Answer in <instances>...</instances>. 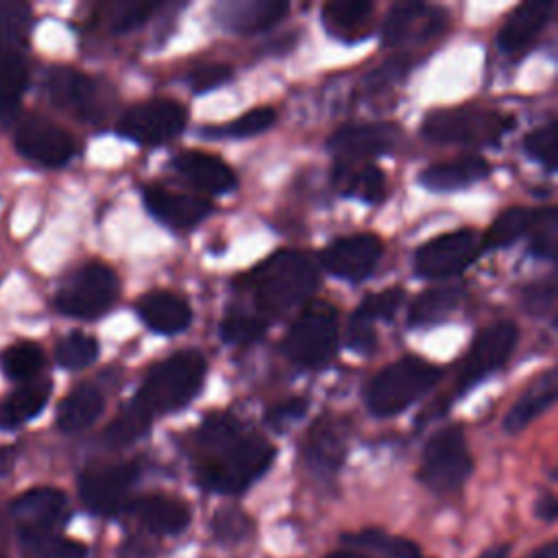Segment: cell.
Here are the masks:
<instances>
[{
  "instance_id": "obj_1",
  "label": "cell",
  "mask_w": 558,
  "mask_h": 558,
  "mask_svg": "<svg viewBox=\"0 0 558 558\" xmlns=\"http://www.w3.org/2000/svg\"><path fill=\"white\" fill-rule=\"evenodd\" d=\"M196 480L205 490L238 495L259 480L275 458V447L233 414L216 412L194 432Z\"/></svg>"
},
{
  "instance_id": "obj_2",
  "label": "cell",
  "mask_w": 558,
  "mask_h": 558,
  "mask_svg": "<svg viewBox=\"0 0 558 558\" xmlns=\"http://www.w3.org/2000/svg\"><path fill=\"white\" fill-rule=\"evenodd\" d=\"M314 262L299 251H279L259 264L251 277L257 307L268 316H279L301 305L316 288Z\"/></svg>"
},
{
  "instance_id": "obj_3",
  "label": "cell",
  "mask_w": 558,
  "mask_h": 558,
  "mask_svg": "<svg viewBox=\"0 0 558 558\" xmlns=\"http://www.w3.org/2000/svg\"><path fill=\"white\" fill-rule=\"evenodd\" d=\"M207 362L198 351H179L155 364L131 399L150 418L183 408L203 386Z\"/></svg>"
},
{
  "instance_id": "obj_4",
  "label": "cell",
  "mask_w": 558,
  "mask_h": 558,
  "mask_svg": "<svg viewBox=\"0 0 558 558\" xmlns=\"http://www.w3.org/2000/svg\"><path fill=\"white\" fill-rule=\"evenodd\" d=\"M440 379V368L416 355H403L366 386V405L375 416H392L418 401Z\"/></svg>"
},
{
  "instance_id": "obj_5",
  "label": "cell",
  "mask_w": 558,
  "mask_h": 558,
  "mask_svg": "<svg viewBox=\"0 0 558 558\" xmlns=\"http://www.w3.org/2000/svg\"><path fill=\"white\" fill-rule=\"evenodd\" d=\"M510 126L512 120L499 111L464 105L429 111L423 120L421 133L432 144L488 146L495 144Z\"/></svg>"
},
{
  "instance_id": "obj_6",
  "label": "cell",
  "mask_w": 558,
  "mask_h": 558,
  "mask_svg": "<svg viewBox=\"0 0 558 558\" xmlns=\"http://www.w3.org/2000/svg\"><path fill=\"white\" fill-rule=\"evenodd\" d=\"M471 471L473 458L460 425H447L429 436L418 464V480L429 490L453 493L466 482Z\"/></svg>"
},
{
  "instance_id": "obj_7",
  "label": "cell",
  "mask_w": 558,
  "mask_h": 558,
  "mask_svg": "<svg viewBox=\"0 0 558 558\" xmlns=\"http://www.w3.org/2000/svg\"><path fill=\"white\" fill-rule=\"evenodd\" d=\"M118 275L100 262H89L72 272L59 288L54 305L72 318H98L118 299Z\"/></svg>"
},
{
  "instance_id": "obj_8",
  "label": "cell",
  "mask_w": 558,
  "mask_h": 558,
  "mask_svg": "<svg viewBox=\"0 0 558 558\" xmlns=\"http://www.w3.org/2000/svg\"><path fill=\"white\" fill-rule=\"evenodd\" d=\"M338 323L336 310L327 303H314L303 310L296 323L288 329L281 351L299 366H323L336 353Z\"/></svg>"
},
{
  "instance_id": "obj_9",
  "label": "cell",
  "mask_w": 558,
  "mask_h": 558,
  "mask_svg": "<svg viewBox=\"0 0 558 558\" xmlns=\"http://www.w3.org/2000/svg\"><path fill=\"white\" fill-rule=\"evenodd\" d=\"M68 512V499L59 488L37 486L22 493L13 506L11 517L20 538L37 547L52 538V532L63 523Z\"/></svg>"
},
{
  "instance_id": "obj_10",
  "label": "cell",
  "mask_w": 558,
  "mask_h": 558,
  "mask_svg": "<svg viewBox=\"0 0 558 558\" xmlns=\"http://www.w3.org/2000/svg\"><path fill=\"white\" fill-rule=\"evenodd\" d=\"M187 122L181 102L157 98L126 109L118 122V133L144 146H157L179 135Z\"/></svg>"
},
{
  "instance_id": "obj_11",
  "label": "cell",
  "mask_w": 558,
  "mask_h": 558,
  "mask_svg": "<svg viewBox=\"0 0 558 558\" xmlns=\"http://www.w3.org/2000/svg\"><path fill=\"white\" fill-rule=\"evenodd\" d=\"M517 340L519 329L512 320H499L482 329L460 364L458 390H469L486 375L495 373L510 357Z\"/></svg>"
},
{
  "instance_id": "obj_12",
  "label": "cell",
  "mask_w": 558,
  "mask_h": 558,
  "mask_svg": "<svg viewBox=\"0 0 558 558\" xmlns=\"http://www.w3.org/2000/svg\"><path fill=\"white\" fill-rule=\"evenodd\" d=\"M399 126L390 122H364L340 126L329 137V150L336 159L333 174L353 170V166L366 157L388 153L399 142Z\"/></svg>"
},
{
  "instance_id": "obj_13",
  "label": "cell",
  "mask_w": 558,
  "mask_h": 558,
  "mask_svg": "<svg viewBox=\"0 0 558 558\" xmlns=\"http://www.w3.org/2000/svg\"><path fill=\"white\" fill-rule=\"evenodd\" d=\"M477 253L475 231L458 229L425 242L414 255V270L425 279H447L471 266Z\"/></svg>"
},
{
  "instance_id": "obj_14",
  "label": "cell",
  "mask_w": 558,
  "mask_h": 558,
  "mask_svg": "<svg viewBox=\"0 0 558 558\" xmlns=\"http://www.w3.org/2000/svg\"><path fill=\"white\" fill-rule=\"evenodd\" d=\"M140 477L135 462H118L87 469L78 480L83 504L96 514H116L124 508L133 484Z\"/></svg>"
},
{
  "instance_id": "obj_15",
  "label": "cell",
  "mask_w": 558,
  "mask_h": 558,
  "mask_svg": "<svg viewBox=\"0 0 558 558\" xmlns=\"http://www.w3.org/2000/svg\"><path fill=\"white\" fill-rule=\"evenodd\" d=\"M15 148L28 161L46 168H59L72 159L76 144L65 129L31 113L22 118L15 129Z\"/></svg>"
},
{
  "instance_id": "obj_16",
  "label": "cell",
  "mask_w": 558,
  "mask_h": 558,
  "mask_svg": "<svg viewBox=\"0 0 558 558\" xmlns=\"http://www.w3.org/2000/svg\"><path fill=\"white\" fill-rule=\"evenodd\" d=\"M384 253V244L373 233H355L333 240L320 253V264L344 281H362L377 266Z\"/></svg>"
},
{
  "instance_id": "obj_17",
  "label": "cell",
  "mask_w": 558,
  "mask_h": 558,
  "mask_svg": "<svg viewBox=\"0 0 558 558\" xmlns=\"http://www.w3.org/2000/svg\"><path fill=\"white\" fill-rule=\"evenodd\" d=\"M347 442H349L347 421L333 414H323L310 427L303 445L307 469L320 480H331L344 462Z\"/></svg>"
},
{
  "instance_id": "obj_18",
  "label": "cell",
  "mask_w": 558,
  "mask_h": 558,
  "mask_svg": "<svg viewBox=\"0 0 558 558\" xmlns=\"http://www.w3.org/2000/svg\"><path fill=\"white\" fill-rule=\"evenodd\" d=\"M46 89L54 107L87 122L100 118V92L92 76L74 68H52L46 78Z\"/></svg>"
},
{
  "instance_id": "obj_19",
  "label": "cell",
  "mask_w": 558,
  "mask_h": 558,
  "mask_svg": "<svg viewBox=\"0 0 558 558\" xmlns=\"http://www.w3.org/2000/svg\"><path fill=\"white\" fill-rule=\"evenodd\" d=\"M290 11L281 0H220L211 7L216 24L229 33L253 35L268 31Z\"/></svg>"
},
{
  "instance_id": "obj_20",
  "label": "cell",
  "mask_w": 558,
  "mask_h": 558,
  "mask_svg": "<svg viewBox=\"0 0 558 558\" xmlns=\"http://www.w3.org/2000/svg\"><path fill=\"white\" fill-rule=\"evenodd\" d=\"M142 198L150 216L172 229H192L211 214V203L198 194L170 192L161 185H146Z\"/></svg>"
},
{
  "instance_id": "obj_21",
  "label": "cell",
  "mask_w": 558,
  "mask_h": 558,
  "mask_svg": "<svg viewBox=\"0 0 558 558\" xmlns=\"http://www.w3.org/2000/svg\"><path fill=\"white\" fill-rule=\"evenodd\" d=\"M174 170L196 190L209 194H225L238 185L235 172L218 155L203 150H183L172 161Z\"/></svg>"
},
{
  "instance_id": "obj_22",
  "label": "cell",
  "mask_w": 558,
  "mask_h": 558,
  "mask_svg": "<svg viewBox=\"0 0 558 558\" xmlns=\"http://www.w3.org/2000/svg\"><path fill=\"white\" fill-rule=\"evenodd\" d=\"M554 2L549 0H534L519 4L508 20L504 22L499 35H497V46L501 52H517L532 44L536 35L543 31L547 20L551 17Z\"/></svg>"
},
{
  "instance_id": "obj_23",
  "label": "cell",
  "mask_w": 558,
  "mask_h": 558,
  "mask_svg": "<svg viewBox=\"0 0 558 558\" xmlns=\"http://www.w3.org/2000/svg\"><path fill=\"white\" fill-rule=\"evenodd\" d=\"M137 314L153 331L163 336L181 333L192 323L190 305L168 290L146 292L137 301Z\"/></svg>"
},
{
  "instance_id": "obj_24",
  "label": "cell",
  "mask_w": 558,
  "mask_h": 558,
  "mask_svg": "<svg viewBox=\"0 0 558 558\" xmlns=\"http://www.w3.org/2000/svg\"><path fill=\"white\" fill-rule=\"evenodd\" d=\"M490 166L477 155H464L453 161H442L425 168L418 177V183L429 192H456L486 179Z\"/></svg>"
},
{
  "instance_id": "obj_25",
  "label": "cell",
  "mask_w": 558,
  "mask_h": 558,
  "mask_svg": "<svg viewBox=\"0 0 558 558\" xmlns=\"http://www.w3.org/2000/svg\"><path fill=\"white\" fill-rule=\"evenodd\" d=\"M133 510L142 525L159 536L181 534L190 523V508L168 495H148L133 504Z\"/></svg>"
},
{
  "instance_id": "obj_26",
  "label": "cell",
  "mask_w": 558,
  "mask_h": 558,
  "mask_svg": "<svg viewBox=\"0 0 558 558\" xmlns=\"http://www.w3.org/2000/svg\"><path fill=\"white\" fill-rule=\"evenodd\" d=\"M556 399V368L545 371L538 379L530 384V388L512 403V408L504 416V429L508 434L523 432L536 416L551 408Z\"/></svg>"
},
{
  "instance_id": "obj_27",
  "label": "cell",
  "mask_w": 558,
  "mask_h": 558,
  "mask_svg": "<svg viewBox=\"0 0 558 558\" xmlns=\"http://www.w3.org/2000/svg\"><path fill=\"white\" fill-rule=\"evenodd\" d=\"M375 4L366 0H333L323 7V26L342 41H357L368 33Z\"/></svg>"
},
{
  "instance_id": "obj_28",
  "label": "cell",
  "mask_w": 558,
  "mask_h": 558,
  "mask_svg": "<svg viewBox=\"0 0 558 558\" xmlns=\"http://www.w3.org/2000/svg\"><path fill=\"white\" fill-rule=\"evenodd\" d=\"M52 392V384L48 379H33L20 384L0 408V425L17 427L31 418H35L48 403Z\"/></svg>"
},
{
  "instance_id": "obj_29",
  "label": "cell",
  "mask_w": 558,
  "mask_h": 558,
  "mask_svg": "<svg viewBox=\"0 0 558 558\" xmlns=\"http://www.w3.org/2000/svg\"><path fill=\"white\" fill-rule=\"evenodd\" d=\"M102 408H105V397L96 386L92 384L76 386L61 401L57 412V425L68 434L83 432L102 414Z\"/></svg>"
},
{
  "instance_id": "obj_30",
  "label": "cell",
  "mask_w": 558,
  "mask_h": 558,
  "mask_svg": "<svg viewBox=\"0 0 558 558\" xmlns=\"http://www.w3.org/2000/svg\"><path fill=\"white\" fill-rule=\"evenodd\" d=\"M464 290L462 286H438L432 290H425L416 296V301L410 307V325L414 327H427L442 323L462 301Z\"/></svg>"
},
{
  "instance_id": "obj_31",
  "label": "cell",
  "mask_w": 558,
  "mask_h": 558,
  "mask_svg": "<svg viewBox=\"0 0 558 558\" xmlns=\"http://www.w3.org/2000/svg\"><path fill=\"white\" fill-rule=\"evenodd\" d=\"M434 9L425 7L423 2H397L381 26V41L386 46H397L405 39H416V24L427 22Z\"/></svg>"
},
{
  "instance_id": "obj_32",
  "label": "cell",
  "mask_w": 558,
  "mask_h": 558,
  "mask_svg": "<svg viewBox=\"0 0 558 558\" xmlns=\"http://www.w3.org/2000/svg\"><path fill=\"white\" fill-rule=\"evenodd\" d=\"M28 85V65L17 48L0 46V109H15Z\"/></svg>"
},
{
  "instance_id": "obj_33",
  "label": "cell",
  "mask_w": 558,
  "mask_h": 558,
  "mask_svg": "<svg viewBox=\"0 0 558 558\" xmlns=\"http://www.w3.org/2000/svg\"><path fill=\"white\" fill-rule=\"evenodd\" d=\"M0 366L4 375L13 381H20V384L33 381L44 366V353L39 344L31 340H20L2 351Z\"/></svg>"
},
{
  "instance_id": "obj_34",
  "label": "cell",
  "mask_w": 558,
  "mask_h": 558,
  "mask_svg": "<svg viewBox=\"0 0 558 558\" xmlns=\"http://www.w3.org/2000/svg\"><path fill=\"white\" fill-rule=\"evenodd\" d=\"M336 183L344 190V194L355 196L364 203L375 205V203H381L386 196V179L375 163H366L357 170L336 174Z\"/></svg>"
},
{
  "instance_id": "obj_35",
  "label": "cell",
  "mask_w": 558,
  "mask_h": 558,
  "mask_svg": "<svg viewBox=\"0 0 558 558\" xmlns=\"http://www.w3.org/2000/svg\"><path fill=\"white\" fill-rule=\"evenodd\" d=\"M344 541L349 545L381 551L390 558H425L421 547L416 543H412L410 538L395 536V534H388V532H381V530H362V532H355V534H347Z\"/></svg>"
},
{
  "instance_id": "obj_36",
  "label": "cell",
  "mask_w": 558,
  "mask_h": 558,
  "mask_svg": "<svg viewBox=\"0 0 558 558\" xmlns=\"http://www.w3.org/2000/svg\"><path fill=\"white\" fill-rule=\"evenodd\" d=\"M532 222V211L525 207H510L501 211L495 222L488 227L484 242L480 246L484 248H501L510 246L514 240H519L523 233H527Z\"/></svg>"
},
{
  "instance_id": "obj_37",
  "label": "cell",
  "mask_w": 558,
  "mask_h": 558,
  "mask_svg": "<svg viewBox=\"0 0 558 558\" xmlns=\"http://www.w3.org/2000/svg\"><path fill=\"white\" fill-rule=\"evenodd\" d=\"M150 423H153V418L129 401L118 412V416L107 425L102 438L109 447H124V445H131L133 440H137L140 436H144L146 429L150 427Z\"/></svg>"
},
{
  "instance_id": "obj_38",
  "label": "cell",
  "mask_w": 558,
  "mask_h": 558,
  "mask_svg": "<svg viewBox=\"0 0 558 558\" xmlns=\"http://www.w3.org/2000/svg\"><path fill=\"white\" fill-rule=\"evenodd\" d=\"M277 120V111L272 107H255L235 120H231L225 126L218 129H205L203 135L209 137H253L264 131H268Z\"/></svg>"
},
{
  "instance_id": "obj_39",
  "label": "cell",
  "mask_w": 558,
  "mask_h": 558,
  "mask_svg": "<svg viewBox=\"0 0 558 558\" xmlns=\"http://www.w3.org/2000/svg\"><path fill=\"white\" fill-rule=\"evenodd\" d=\"M31 7L24 2H0V46L22 48L31 33Z\"/></svg>"
},
{
  "instance_id": "obj_40",
  "label": "cell",
  "mask_w": 558,
  "mask_h": 558,
  "mask_svg": "<svg viewBox=\"0 0 558 558\" xmlns=\"http://www.w3.org/2000/svg\"><path fill=\"white\" fill-rule=\"evenodd\" d=\"M54 357H57L59 366H63L68 371L85 368L98 357V340L89 333L72 331L57 344Z\"/></svg>"
},
{
  "instance_id": "obj_41",
  "label": "cell",
  "mask_w": 558,
  "mask_h": 558,
  "mask_svg": "<svg viewBox=\"0 0 558 558\" xmlns=\"http://www.w3.org/2000/svg\"><path fill=\"white\" fill-rule=\"evenodd\" d=\"M530 251L536 257L554 259L556 242H558V214L554 207H545L541 211H532L530 222Z\"/></svg>"
},
{
  "instance_id": "obj_42",
  "label": "cell",
  "mask_w": 558,
  "mask_h": 558,
  "mask_svg": "<svg viewBox=\"0 0 558 558\" xmlns=\"http://www.w3.org/2000/svg\"><path fill=\"white\" fill-rule=\"evenodd\" d=\"M264 329L266 325L259 316L244 314V312H229L220 320V338L235 347H246L257 342L264 336Z\"/></svg>"
},
{
  "instance_id": "obj_43",
  "label": "cell",
  "mask_w": 558,
  "mask_h": 558,
  "mask_svg": "<svg viewBox=\"0 0 558 558\" xmlns=\"http://www.w3.org/2000/svg\"><path fill=\"white\" fill-rule=\"evenodd\" d=\"M211 530L220 543L233 545V543H242L246 536H251L253 521L248 519L246 512H242L238 508H220L211 519Z\"/></svg>"
},
{
  "instance_id": "obj_44",
  "label": "cell",
  "mask_w": 558,
  "mask_h": 558,
  "mask_svg": "<svg viewBox=\"0 0 558 558\" xmlns=\"http://www.w3.org/2000/svg\"><path fill=\"white\" fill-rule=\"evenodd\" d=\"M554 140H556V124L547 122L545 126L534 129L532 133L525 135L523 148L525 153L543 163L547 170L556 168V150H554Z\"/></svg>"
},
{
  "instance_id": "obj_45",
  "label": "cell",
  "mask_w": 558,
  "mask_h": 558,
  "mask_svg": "<svg viewBox=\"0 0 558 558\" xmlns=\"http://www.w3.org/2000/svg\"><path fill=\"white\" fill-rule=\"evenodd\" d=\"M157 11L155 2H122V4H113L111 13H109V28L113 33H126L137 28L140 24H144L150 13Z\"/></svg>"
},
{
  "instance_id": "obj_46",
  "label": "cell",
  "mask_w": 558,
  "mask_h": 558,
  "mask_svg": "<svg viewBox=\"0 0 558 558\" xmlns=\"http://www.w3.org/2000/svg\"><path fill=\"white\" fill-rule=\"evenodd\" d=\"M373 318L366 316L360 307L351 314V320L347 325V342L355 353H371L375 349V329H373Z\"/></svg>"
},
{
  "instance_id": "obj_47",
  "label": "cell",
  "mask_w": 558,
  "mask_h": 558,
  "mask_svg": "<svg viewBox=\"0 0 558 558\" xmlns=\"http://www.w3.org/2000/svg\"><path fill=\"white\" fill-rule=\"evenodd\" d=\"M401 301H403V290H401V288H388V290L368 294L357 307H360L366 316H371L373 320H377V318L390 320L392 314L397 312V307L401 305Z\"/></svg>"
},
{
  "instance_id": "obj_48",
  "label": "cell",
  "mask_w": 558,
  "mask_h": 558,
  "mask_svg": "<svg viewBox=\"0 0 558 558\" xmlns=\"http://www.w3.org/2000/svg\"><path fill=\"white\" fill-rule=\"evenodd\" d=\"M231 78V68L227 63H203L190 70L187 83L196 94L216 89L218 85L227 83Z\"/></svg>"
},
{
  "instance_id": "obj_49",
  "label": "cell",
  "mask_w": 558,
  "mask_h": 558,
  "mask_svg": "<svg viewBox=\"0 0 558 558\" xmlns=\"http://www.w3.org/2000/svg\"><path fill=\"white\" fill-rule=\"evenodd\" d=\"M554 301H556V283H554V279L532 283L521 294V305L532 316H545L547 312H551Z\"/></svg>"
},
{
  "instance_id": "obj_50",
  "label": "cell",
  "mask_w": 558,
  "mask_h": 558,
  "mask_svg": "<svg viewBox=\"0 0 558 558\" xmlns=\"http://www.w3.org/2000/svg\"><path fill=\"white\" fill-rule=\"evenodd\" d=\"M307 410V403L305 399H288V401H281L277 405H272L268 412H266V423L272 427V429H286L288 425H292L294 421H299Z\"/></svg>"
},
{
  "instance_id": "obj_51",
  "label": "cell",
  "mask_w": 558,
  "mask_h": 558,
  "mask_svg": "<svg viewBox=\"0 0 558 558\" xmlns=\"http://www.w3.org/2000/svg\"><path fill=\"white\" fill-rule=\"evenodd\" d=\"M536 514L545 521H554L556 514H558V508H556V499L554 495H545L541 497V501L536 504Z\"/></svg>"
},
{
  "instance_id": "obj_52",
  "label": "cell",
  "mask_w": 558,
  "mask_h": 558,
  "mask_svg": "<svg viewBox=\"0 0 558 558\" xmlns=\"http://www.w3.org/2000/svg\"><path fill=\"white\" fill-rule=\"evenodd\" d=\"M525 558H556V545L547 543L543 547H536L532 554H527Z\"/></svg>"
},
{
  "instance_id": "obj_53",
  "label": "cell",
  "mask_w": 558,
  "mask_h": 558,
  "mask_svg": "<svg viewBox=\"0 0 558 558\" xmlns=\"http://www.w3.org/2000/svg\"><path fill=\"white\" fill-rule=\"evenodd\" d=\"M477 558H508V547H490L482 551Z\"/></svg>"
},
{
  "instance_id": "obj_54",
  "label": "cell",
  "mask_w": 558,
  "mask_h": 558,
  "mask_svg": "<svg viewBox=\"0 0 558 558\" xmlns=\"http://www.w3.org/2000/svg\"><path fill=\"white\" fill-rule=\"evenodd\" d=\"M325 558H366V556H362L357 551H333V554H327Z\"/></svg>"
},
{
  "instance_id": "obj_55",
  "label": "cell",
  "mask_w": 558,
  "mask_h": 558,
  "mask_svg": "<svg viewBox=\"0 0 558 558\" xmlns=\"http://www.w3.org/2000/svg\"><path fill=\"white\" fill-rule=\"evenodd\" d=\"M0 558H7V534H4L2 519H0Z\"/></svg>"
}]
</instances>
